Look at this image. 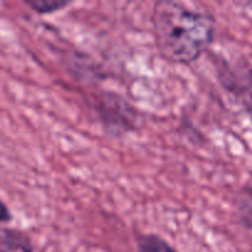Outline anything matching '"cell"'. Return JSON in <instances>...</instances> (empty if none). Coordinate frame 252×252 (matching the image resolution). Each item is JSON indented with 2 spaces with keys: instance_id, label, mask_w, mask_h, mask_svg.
Masks as SVG:
<instances>
[{
  "instance_id": "cell-7",
  "label": "cell",
  "mask_w": 252,
  "mask_h": 252,
  "mask_svg": "<svg viewBox=\"0 0 252 252\" xmlns=\"http://www.w3.org/2000/svg\"><path fill=\"white\" fill-rule=\"evenodd\" d=\"M11 212L7 208L6 204L0 199V223H9V221H11Z\"/></svg>"
},
{
  "instance_id": "cell-4",
  "label": "cell",
  "mask_w": 252,
  "mask_h": 252,
  "mask_svg": "<svg viewBox=\"0 0 252 252\" xmlns=\"http://www.w3.org/2000/svg\"><path fill=\"white\" fill-rule=\"evenodd\" d=\"M235 206L239 218L246 229L252 233V189L245 187L235 197Z\"/></svg>"
},
{
  "instance_id": "cell-3",
  "label": "cell",
  "mask_w": 252,
  "mask_h": 252,
  "mask_svg": "<svg viewBox=\"0 0 252 252\" xmlns=\"http://www.w3.org/2000/svg\"><path fill=\"white\" fill-rule=\"evenodd\" d=\"M32 244L26 234L0 226V252H32Z\"/></svg>"
},
{
  "instance_id": "cell-6",
  "label": "cell",
  "mask_w": 252,
  "mask_h": 252,
  "mask_svg": "<svg viewBox=\"0 0 252 252\" xmlns=\"http://www.w3.org/2000/svg\"><path fill=\"white\" fill-rule=\"evenodd\" d=\"M25 4L37 14H52L64 9L71 2L68 0H26Z\"/></svg>"
},
{
  "instance_id": "cell-5",
  "label": "cell",
  "mask_w": 252,
  "mask_h": 252,
  "mask_svg": "<svg viewBox=\"0 0 252 252\" xmlns=\"http://www.w3.org/2000/svg\"><path fill=\"white\" fill-rule=\"evenodd\" d=\"M139 252H177L162 238L153 234H145L137 238Z\"/></svg>"
},
{
  "instance_id": "cell-2",
  "label": "cell",
  "mask_w": 252,
  "mask_h": 252,
  "mask_svg": "<svg viewBox=\"0 0 252 252\" xmlns=\"http://www.w3.org/2000/svg\"><path fill=\"white\" fill-rule=\"evenodd\" d=\"M219 80L240 102L252 121V65L236 64L220 69Z\"/></svg>"
},
{
  "instance_id": "cell-1",
  "label": "cell",
  "mask_w": 252,
  "mask_h": 252,
  "mask_svg": "<svg viewBox=\"0 0 252 252\" xmlns=\"http://www.w3.org/2000/svg\"><path fill=\"white\" fill-rule=\"evenodd\" d=\"M152 22L160 54L175 64L196 62L211 47L216 36L213 15L189 2H155Z\"/></svg>"
}]
</instances>
